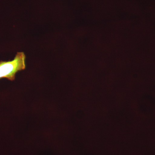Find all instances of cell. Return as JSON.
Wrapping results in <instances>:
<instances>
[{
	"label": "cell",
	"instance_id": "obj_1",
	"mask_svg": "<svg viewBox=\"0 0 155 155\" xmlns=\"http://www.w3.org/2000/svg\"><path fill=\"white\" fill-rule=\"evenodd\" d=\"M25 59L24 53L19 52L12 61H0V79L5 78L11 81L15 80L17 72L25 69Z\"/></svg>",
	"mask_w": 155,
	"mask_h": 155
}]
</instances>
